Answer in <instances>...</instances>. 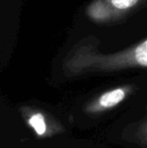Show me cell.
Segmentation results:
<instances>
[{
  "mask_svg": "<svg viewBox=\"0 0 147 148\" xmlns=\"http://www.w3.org/2000/svg\"><path fill=\"white\" fill-rule=\"evenodd\" d=\"M99 45L100 38L95 35H88L79 40L63 60V70L66 76L79 77L129 69H146V39L114 53H102L99 49Z\"/></svg>",
  "mask_w": 147,
  "mask_h": 148,
  "instance_id": "cell-1",
  "label": "cell"
},
{
  "mask_svg": "<svg viewBox=\"0 0 147 148\" xmlns=\"http://www.w3.org/2000/svg\"><path fill=\"white\" fill-rule=\"evenodd\" d=\"M18 111L25 125L38 139H51L67 131L59 119L43 109L36 106L20 105Z\"/></svg>",
  "mask_w": 147,
  "mask_h": 148,
  "instance_id": "cell-2",
  "label": "cell"
},
{
  "mask_svg": "<svg viewBox=\"0 0 147 148\" xmlns=\"http://www.w3.org/2000/svg\"><path fill=\"white\" fill-rule=\"evenodd\" d=\"M144 0H94L86 8L89 19L95 23H111L131 13Z\"/></svg>",
  "mask_w": 147,
  "mask_h": 148,
  "instance_id": "cell-3",
  "label": "cell"
},
{
  "mask_svg": "<svg viewBox=\"0 0 147 148\" xmlns=\"http://www.w3.org/2000/svg\"><path fill=\"white\" fill-rule=\"evenodd\" d=\"M135 91L133 84H125L110 89L93 98L85 105L84 111L89 116H98L118 107Z\"/></svg>",
  "mask_w": 147,
  "mask_h": 148,
  "instance_id": "cell-4",
  "label": "cell"
},
{
  "mask_svg": "<svg viewBox=\"0 0 147 148\" xmlns=\"http://www.w3.org/2000/svg\"><path fill=\"white\" fill-rule=\"evenodd\" d=\"M125 140L139 145L145 148L147 145V121L146 117H143L140 121L128 125L123 132Z\"/></svg>",
  "mask_w": 147,
  "mask_h": 148,
  "instance_id": "cell-5",
  "label": "cell"
}]
</instances>
